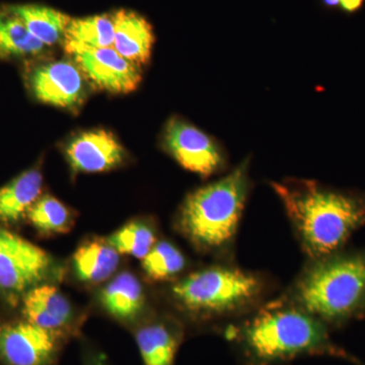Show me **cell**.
<instances>
[{"label": "cell", "instance_id": "cell-6", "mask_svg": "<svg viewBox=\"0 0 365 365\" xmlns=\"http://www.w3.org/2000/svg\"><path fill=\"white\" fill-rule=\"evenodd\" d=\"M165 150L185 170L208 178L225 168V153L207 134L181 118H172L163 131Z\"/></svg>", "mask_w": 365, "mask_h": 365}, {"label": "cell", "instance_id": "cell-7", "mask_svg": "<svg viewBox=\"0 0 365 365\" xmlns=\"http://www.w3.org/2000/svg\"><path fill=\"white\" fill-rule=\"evenodd\" d=\"M44 250L0 228V288L21 292L42 281L51 267Z\"/></svg>", "mask_w": 365, "mask_h": 365}, {"label": "cell", "instance_id": "cell-1", "mask_svg": "<svg viewBox=\"0 0 365 365\" xmlns=\"http://www.w3.org/2000/svg\"><path fill=\"white\" fill-rule=\"evenodd\" d=\"M244 365H280L304 356H332L365 365L331 339L329 327L284 297L260 307L225 332Z\"/></svg>", "mask_w": 365, "mask_h": 365}, {"label": "cell", "instance_id": "cell-26", "mask_svg": "<svg viewBox=\"0 0 365 365\" xmlns=\"http://www.w3.org/2000/svg\"><path fill=\"white\" fill-rule=\"evenodd\" d=\"M322 4L328 9H335L340 6V0H322Z\"/></svg>", "mask_w": 365, "mask_h": 365}, {"label": "cell", "instance_id": "cell-19", "mask_svg": "<svg viewBox=\"0 0 365 365\" xmlns=\"http://www.w3.org/2000/svg\"><path fill=\"white\" fill-rule=\"evenodd\" d=\"M44 48L13 11L0 14V58L39 54Z\"/></svg>", "mask_w": 365, "mask_h": 365}, {"label": "cell", "instance_id": "cell-17", "mask_svg": "<svg viewBox=\"0 0 365 365\" xmlns=\"http://www.w3.org/2000/svg\"><path fill=\"white\" fill-rule=\"evenodd\" d=\"M43 177L39 170H29L0 188V222H18L40 198Z\"/></svg>", "mask_w": 365, "mask_h": 365}, {"label": "cell", "instance_id": "cell-20", "mask_svg": "<svg viewBox=\"0 0 365 365\" xmlns=\"http://www.w3.org/2000/svg\"><path fill=\"white\" fill-rule=\"evenodd\" d=\"M26 218L38 232L47 235L67 234L74 225L71 209L51 195L40 197L26 213Z\"/></svg>", "mask_w": 365, "mask_h": 365}, {"label": "cell", "instance_id": "cell-18", "mask_svg": "<svg viewBox=\"0 0 365 365\" xmlns=\"http://www.w3.org/2000/svg\"><path fill=\"white\" fill-rule=\"evenodd\" d=\"M19 16L36 39L45 46L58 43L66 36L71 18L51 7L24 4L9 7Z\"/></svg>", "mask_w": 365, "mask_h": 365}, {"label": "cell", "instance_id": "cell-9", "mask_svg": "<svg viewBox=\"0 0 365 365\" xmlns=\"http://www.w3.org/2000/svg\"><path fill=\"white\" fill-rule=\"evenodd\" d=\"M61 338L30 323L0 325V359L9 365H52Z\"/></svg>", "mask_w": 365, "mask_h": 365}, {"label": "cell", "instance_id": "cell-11", "mask_svg": "<svg viewBox=\"0 0 365 365\" xmlns=\"http://www.w3.org/2000/svg\"><path fill=\"white\" fill-rule=\"evenodd\" d=\"M35 97L44 104L72 109L85 97V83L78 66L55 61L36 68L31 76Z\"/></svg>", "mask_w": 365, "mask_h": 365}, {"label": "cell", "instance_id": "cell-22", "mask_svg": "<svg viewBox=\"0 0 365 365\" xmlns=\"http://www.w3.org/2000/svg\"><path fill=\"white\" fill-rule=\"evenodd\" d=\"M141 261L143 272L153 282L175 279L187 265L186 257L181 250L168 241L157 242Z\"/></svg>", "mask_w": 365, "mask_h": 365}, {"label": "cell", "instance_id": "cell-16", "mask_svg": "<svg viewBox=\"0 0 365 365\" xmlns=\"http://www.w3.org/2000/svg\"><path fill=\"white\" fill-rule=\"evenodd\" d=\"M106 312L120 322L135 321L143 312L145 294L143 284L133 273L125 271L113 278L100 294Z\"/></svg>", "mask_w": 365, "mask_h": 365}, {"label": "cell", "instance_id": "cell-4", "mask_svg": "<svg viewBox=\"0 0 365 365\" xmlns=\"http://www.w3.org/2000/svg\"><path fill=\"white\" fill-rule=\"evenodd\" d=\"M249 160L227 176L192 192L177 217V228L197 250L209 254H227L251 189Z\"/></svg>", "mask_w": 365, "mask_h": 365}, {"label": "cell", "instance_id": "cell-23", "mask_svg": "<svg viewBox=\"0 0 365 365\" xmlns=\"http://www.w3.org/2000/svg\"><path fill=\"white\" fill-rule=\"evenodd\" d=\"M64 39L93 48H112L114 45L113 16H93L71 19Z\"/></svg>", "mask_w": 365, "mask_h": 365}, {"label": "cell", "instance_id": "cell-5", "mask_svg": "<svg viewBox=\"0 0 365 365\" xmlns=\"http://www.w3.org/2000/svg\"><path fill=\"white\" fill-rule=\"evenodd\" d=\"M268 282L260 274L230 264H217L190 273L170 287L184 313L200 319L235 318L262 306Z\"/></svg>", "mask_w": 365, "mask_h": 365}, {"label": "cell", "instance_id": "cell-2", "mask_svg": "<svg viewBox=\"0 0 365 365\" xmlns=\"http://www.w3.org/2000/svg\"><path fill=\"white\" fill-rule=\"evenodd\" d=\"M271 186L311 260L340 252L353 232L365 225L362 197L327 188L309 180H285Z\"/></svg>", "mask_w": 365, "mask_h": 365}, {"label": "cell", "instance_id": "cell-8", "mask_svg": "<svg viewBox=\"0 0 365 365\" xmlns=\"http://www.w3.org/2000/svg\"><path fill=\"white\" fill-rule=\"evenodd\" d=\"M66 50L91 83L112 93L136 90L141 74L136 64L125 59L114 48H93L66 40Z\"/></svg>", "mask_w": 365, "mask_h": 365}, {"label": "cell", "instance_id": "cell-10", "mask_svg": "<svg viewBox=\"0 0 365 365\" xmlns=\"http://www.w3.org/2000/svg\"><path fill=\"white\" fill-rule=\"evenodd\" d=\"M66 155L74 172L102 173L119 167L126 153L111 132L93 129L71 139L66 145Z\"/></svg>", "mask_w": 365, "mask_h": 365}, {"label": "cell", "instance_id": "cell-14", "mask_svg": "<svg viewBox=\"0 0 365 365\" xmlns=\"http://www.w3.org/2000/svg\"><path fill=\"white\" fill-rule=\"evenodd\" d=\"M135 341L143 365H175L182 327L170 319L151 322L136 331Z\"/></svg>", "mask_w": 365, "mask_h": 365}, {"label": "cell", "instance_id": "cell-12", "mask_svg": "<svg viewBox=\"0 0 365 365\" xmlns=\"http://www.w3.org/2000/svg\"><path fill=\"white\" fill-rule=\"evenodd\" d=\"M26 321L63 338L74 330L71 302L56 287L39 285L29 290L24 299Z\"/></svg>", "mask_w": 365, "mask_h": 365}, {"label": "cell", "instance_id": "cell-24", "mask_svg": "<svg viewBox=\"0 0 365 365\" xmlns=\"http://www.w3.org/2000/svg\"><path fill=\"white\" fill-rule=\"evenodd\" d=\"M83 365H110L105 353L97 350H86Z\"/></svg>", "mask_w": 365, "mask_h": 365}, {"label": "cell", "instance_id": "cell-13", "mask_svg": "<svg viewBox=\"0 0 365 365\" xmlns=\"http://www.w3.org/2000/svg\"><path fill=\"white\" fill-rule=\"evenodd\" d=\"M114 21L113 48L134 64H145L150 58L155 43L153 26L140 14L131 11H117Z\"/></svg>", "mask_w": 365, "mask_h": 365}, {"label": "cell", "instance_id": "cell-25", "mask_svg": "<svg viewBox=\"0 0 365 365\" xmlns=\"http://www.w3.org/2000/svg\"><path fill=\"white\" fill-rule=\"evenodd\" d=\"M365 0H340L341 9L346 14H355L364 6Z\"/></svg>", "mask_w": 365, "mask_h": 365}, {"label": "cell", "instance_id": "cell-15", "mask_svg": "<svg viewBox=\"0 0 365 365\" xmlns=\"http://www.w3.org/2000/svg\"><path fill=\"white\" fill-rule=\"evenodd\" d=\"M119 263L120 254L103 237H91L81 242L72 256L74 274L86 284H98L109 279Z\"/></svg>", "mask_w": 365, "mask_h": 365}, {"label": "cell", "instance_id": "cell-21", "mask_svg": "<svg viewBox=\"0 0 365 365\" xmlns=\"http://www.w3.org/2000/svg\"><path fill=\"white\" fill-rule=\"evenodd\" d=\"M118 253L143 260L157 244V234L151 223L143 220L128 222L107 237Z\"/></svg>", "mask_w": 365, "mask_h": 365}, {"label": "cell", "instance_id": "cell-3", "mask_svg": "<svg viewBox=\"0 0 365 365\" xmlns=\"http://www.w3.org/2000/svg\"><path fill=\"white\" fill-rule=\"evenodd\" d=\"M284 299L328 327L365 314V252L311 260Z\"/></svg>", "mask_w": 365, "mask_h": 365}]
</instances>
